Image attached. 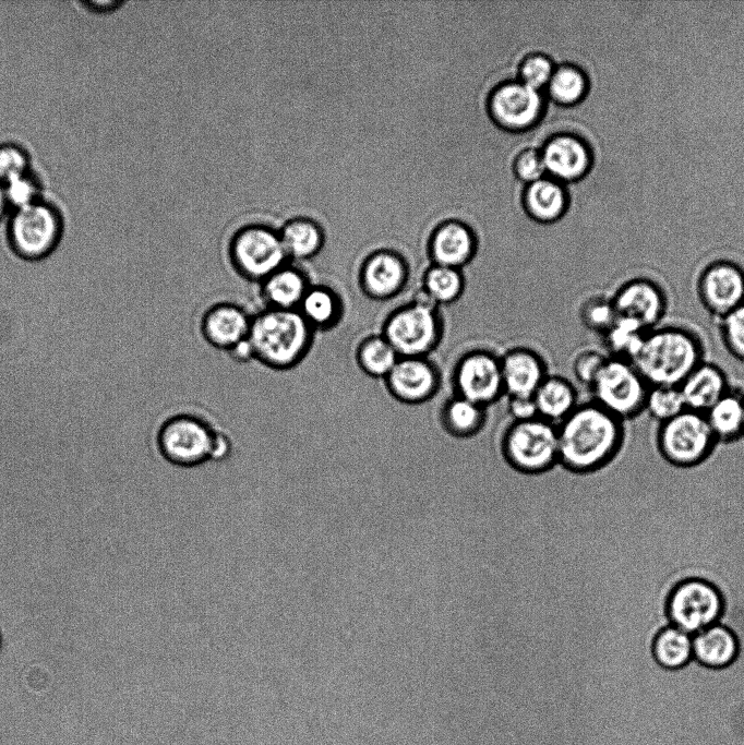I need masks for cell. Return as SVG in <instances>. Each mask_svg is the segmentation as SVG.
I'll return each instance as SVG.
<instances>
[{"instance_id": "obj_7", "label": "cell", "mask_w": 744, "mask_h": 745, "mask_svg": "<svg viewBox=\"0 0 744 745\" xmlns=\"http://www.w3.org/2000/svg\"><path fill=\"white\" fill-rule=\"evenodd\" d=\"M217 430L193 413H177L164 420L155 433L156 455L177 468H195L212 461Z\"/></svg>"}, {"instance_id": "obj_15", "label": "cell", "mask_w": 744, "mask_h": 745, "mask_svg": "<svg viewBox=\"0 0 744 745\" xmlns=\"http://www.w3.org/2000/svg\"><path fill=\"white\" fill-rule=\"evenodd\" d=\"M396 401L419 406L432 400L442 387V372L429 357H399L383 380Z\"/></svg>"}, {"instance_id": "obj_45", "label": "cell", "mask_w": 744, "mask_h": 745, "mask_svg": "<svg viewBox=\"0 0 744 745\" xmlns=\"http://www.w3.org/2000/svg\"><path fill=\"white\" fill-rule=\"evenodd\" d=\"M227 353L233 361L239 363H245L254 360V352L249 338L237 344L229 351H227Z\"/></svg>"}, {"instance_id": "obj_9", "label": "cell", "mask_w": 744, "mask_h": 745, "mask_svg": "<svg viewBox=\"0 0 744 745\" xmlns=\"http://www.w3.org/2000/svg\"><path fill=\"white\" fill-rule=\"evenodd\" d=\"M648 383L626 359L608 357L590 386L592 401L623 422L645 412Z\"/></svg>"}, {"instance_id": "obj_42", "label": "cell", "mask_w": 744, "mask_h": 745, "mask_svg": "<svg viewBox=\"0 0 744 745\" xmlns=\"http://www.w3.org/2000/svg\"><path fill=\"white\" fill-rule=\"evenodd\" d=\"M521 75L525 81L524 83L536 89L551 77V63L541 56L531 57L523 64Z\"/></svg>"}, {"instance_id": "obj_38", "label": "cell", "mask_w": 744, "mask_h": 745, "mask_svg": "<svg viewBox=\"0 0 744 745\" xmlns=\"http://www.w3.org/2000/svg\"><path fill=\"white\" fill-rule=\"evenodd\" d=\"M586 80L574 68H562L551 79V92L562 103H574L585 93Z\"/></svg>"}, {"instance_id": "obj_12", "label": "cell", "mask_w": 744, "mask_h": 745, "mask_svg": "<svg viewBox=\"0 0 744 745\" xmlns=\"http://www.w3.org/2000/svg\"><path fill=\"white\" fill-rule=\"evenodd\" d=\"M697 300L716 322L744 303V266L730 259H716L698 272Z\"/></svg>"}, {"instance_id": "obj_24", "label": "cell", "mask_w": 744, "mask_h": 745, "mask_svg": "<svg viewBox=\"0 0 744 745\" xmlns=\"http://www.w3.org/2000/svg\"><path fill=\"white\" fill-rule=\"evenodd\" d=\"M704 414L719 445H733L744 441L743 392L731 387Z\"/></svg>"}, {"instance_id": "obj_1", "label": "cell", "mask_w": 744, "mask_h": 745, "mask_svg": "<svg viewBox=\"0 0 744 745\" xmlns=\"http://www.w3.org/2000/svg\"><path fill=\"white\" fill-rule=\"evenodd\" d=\"M559 464L575 472L597 470L614 459L628 436L625 422L595 401L579 405L559 424Z\"/></svg>"}, {"instance_id": "obj_41", "label": "cell", "mask_w": 744, "mask_h": 745, "mask_svg": "<svg viewBox=\"0 0 744 745\" xmlns=\"http://www.w3.org/2000/svg\"><path fill=\"white\" fill-rule=\"evenodd\" d=\"M9 207L19 208L41 199L39 185L31 172L3 183Z\"/></svg>"}, {"instance_id": "obj_47", "label": "cell", "mask_w": 744, "mask_h": 745, "mask_svg": "<svg viewBox=\"0 0 744 745\" xmlns=\"http://www.w3.org/2000/svg\"><path fill=\"white\" fill-rule=\"evenodd\" d=\"M8 208L9 204L4 192V185L0 181V220L7 215Z\"/></svg>"}, {"instance_id": "obj_33", "label": "cell", "mask_w": 744, "mask_h": 745, "mask_svg": "<svg viewBox=\"0 0 744 745\" xmlns=\"http://www.w3.org/2000/svg\"><path fill=\"white\" fill-rule=\"evenodd\" d=\"M646 333L647 331L636 322L616 317L601 336L605 353L609 357L632 361L638 352Z\"/></svg>"}, {"instance_id": "obj_25", "label": "cell", "mask_w": 744, "mask_h": 745, "mask_svg": "<svg viewBox=\"0 0 744 745\" xmlns=\"http://www.w3.org/2000/svg\"><path fill=\"white\" fill-rule=\"evenodd\" d=\"M532 397L538 416L554 424L562 422L579 405L575 385L555 374H549Z\"/></svg>"}, {"instance_id": "obj_2", "label": "cell", "mask_w": 744, "mask_h": 745, "mask_svg": "<svg viewBox=\"0 0 744 745\" xmlns=\"http://www.w3.org/2000/svg\"><path fill=\"white\" fill-rule=\"evenodd\" d=\"M705 358V343L697 331L661 324L646 333L632 362L649 386H680Z\"/></svg>"}, {"instance_id": "obj_27", "label": "cell", "mask_w": 744, "mask_h": 745, "mask_svg": "<svg viewBox=\"0 0 744 745\" xmlns=\"http://www.w3.org/2000/svg\"><path fill=\"white\" fill-rule=\"evenodd\" d=\"M735 635L724 625L716 623L693 635V658L709 668H724L737 654Z\"/></svg>"}, {"instance_id": "obj_40", "label": "cell", "mask_w": 744, "mask_h": 745, "mask_svg": "<svg viewBox=\"0 0 744 745\" xmlns=\"http://www.w3.org/2000/svg\"><path fill=\"white\" fill-rule=\"evenodd\" d=\"M608 357L605 352L592 348L579 351L572 363L577 382L589 389Z\"/></svg>"}, {"instance_id": "obj_8", "label": "cell", "mask_w": 744, "mask_h": 745, "mask_svg": "<svg viewBox=\"0 0 744 745\" xmlns=\"http://www.w3.org/2000/svg\"><path fill=\"white\" fill-rule=\"evenodd\" d=\"M652 445L668 462L692 467L706 460L718 443L705 414L685 409L674 418L658 423Z\"/></svg>"}, {"instance_id": "obj_18", "label": "cell", "mask_w": 744, "mask_h": 745, "mask_svg": "<svg viewBox=\"0 0 744 745\" xmlns=\"http://www.w3.org/2000/svg\"><path fill=\"white\" fill-rule=\"evenodd\" d=\"M504 392L509 396H532L549 375L544 358L535 349L517 346L501 356Z\"/></svg>"}, {"instance_id": "obj_17", "label": "cell", "mask_w": 744, "mask_h": 745, "mask_svg": "<svg viewBox=\"0 0 744 745\" xmlns=\"http://www.w3.org/2000/svg\"><path fill=\"white\" fill-rule=\"evenodd\" d=\"M252 316L236 302L220 301L205 310L200 321V332L209 346L227 352L249 338Z\"/></svg>"}, {"instance_id": "obj_5", "label": "cell", "mask_w": 744, "mask_h": 745, "mask_svg": "<svg viewBox=\"0 0 744 745\" xmlns=\"http://www.w3.org/2000/svg\"><path fill=\"white\" fill-rule=\"evenodd\" d=\"M64 225L60 211L39 199L10 212L5 226L8 249L23 262L47 260L60 245Z\"/></svg>"}, {"instance_id": "obj_26", "label": "cell", "mask_w": 744, "mask_h": 745, "mask_svg": "<svg viewBox=\"0 0 744 745\" xmlns=\"http://www.w3.org/2000/svg\"><path fill=\"white\" fill-rule=\"evenodd\" d=\"M298 311L314 332H323L334 328L340 322L345 307L341 297L333 288L311 285Z\"/></svg>"}, {"instance_id": "obj_44", "label": "cell", "mask_w": 744, "mask_h": 745, "mask_svg": "<svg viewBox=\"0 0 744 745\" xmlns=\"http://www.w3.org/2000/svg\"><path fill=\"white\" fill-rule=\"evenodd\" d=\"M507 411L513 421H525L539 417L532 396H509Z\"/></svg>"}, {"instance_id": "obj_21", "label": "cell", "mask_w": 744, "mask_h": 745, "mask_svg": "<svg viewBox=\"0 0 744 745\" xmlns=\"http://www.w3.org/2000/svg\"><path fill=\"white\" fill-rule=\"evenodd\" d=\"M259 285L264 308L298 310L312 284L304 269L288 262Z\"/></svg>"}, {"instance_id": "obj_19", "label": "cell", "mask_w": 744, "mask_h": 745, "mask_svg": "<svg viewBox=\"0 0 744 745\" xmlns=\"http://www.w3.org/2000/svg\"><path fill=\"white\" fill-rule=\"evenodd\" d=\"M478 242L472 231L460 223L437 227L428 244L431 264L463 269L475 259Z\"/></svg>"}, {"instance_id": "obj_10", "label": "cell", "mask_w": 744, "mask_h": 745, "mask_svg": "<svg viewBox=\"0 0 744 745\" xmlns=\"http://www.w3.org/2000/svg\"><path fill=\"white\" fill-rule=\"evenodd\" d=\"M228 256L235 273L257 284L290 262L279 232L261 225L238 230L230 240Z\"/></svg>"}, {"instance_id": "obj_31", "label": "cell", "mask_w": 744, "mask_h": 745, "mask_svg": "<svg viewBox=\"0 0 744 745\" xmlns=\"http://www.w3.org/2000/svg\"><path fill=\"white\" fill-rule=\"evenodd\" d=\"M358 368L372 378L384 380L399 359L392 345L380 334L362 338L355 351Z\"/></svg>"}, {"instance_id": "obj_13", "label": "cell", "mask_w": 744, "mask_h": 745, "mask_svg": "<svg viewBox=\"0 0 744 745\" xmlns=\"http://www.w3.org/2000/svg\"><path fill=\"white\" fill-rule=\"evenodd\" d=\"M723 602L720 592L701 579H687L671 592L667 611L671 625L691 634L719 622Z\"/></svg>"}, {"instance_id": "obj_43", "label": "cell", "mask_w": 744, "mask_h": 745, "mask_svg": "<svg viewBox=\"0 0 744 745\" xmlns=\"http://www.w3.org/2000/svg\"><path fill=\"white\" fill-rule=\"evenodd\" d=\"M543 169L542 157L535 151L524 152L516 160L517 175L527 181H537Z\"/></svg>"}, {"instance_id": "obj_16", "label": "cell", "mask_w": 744, "mask_h": 745, "mask_svg": "<svg viewBox=\"0 0 744 745\" xmlns=\"http://www.w3.org/2000/svg\"><path fill=\"white\" fill-rule=\"evenodd\" d=\"M411 269L407 259L397 251L380 249L362 261L358 271V285L364 297L373 301H388L408 286Z\"/></svg>"}, {"instance_id": "obj_14", "label": "cell", "mask_w": 744, "mask_h": 745, "mask_svg": "<svg viewBox=\"0 0 744 745\" xmlns=\"http://www.w3.org/2000/svg\"><path fill=\"white\" fill-rule=\"evenodd\" d=\"M610 298L617 317L632 320L647 332L663 324L669 309L665 289L647 276L624 280Z\"/></svg>"}, {"instance_id": "obj_34", "label": "cell", "mask_w": 744, "mask_h": 745, "mask_svg": "<svg viewBox=\"0 0 744 745\" xmlns=\"http://www.w3.org/2000/svg\"><path fill=\"white\" fill-rule=\"evenodd\" d=\"M527 203L535 217L542 220H552L562 213L564 194L554 182L537 180L527 191Z\"/></svg>"}, {"instance_id": "obj_32", "label": "cell", "mask_w": 744, "mask_h": 745, "mask_svg": "<svg viewBox=\"0 0 744 745\" xmlns=\"http://www.w3.org/2000/svg\"><path fill=\"white\" fill-rule=\"evenodd\" d=\"M652 652L661 666L682 668L693 658V635L669 625L656 636Z\"/></svg>"}, {"instance_id": "obj_20", "label": "cell", "mask_w": 744, "mask_h": 745, "mask_svg": "<svg viewBox=\"0 0 744 745\" xmlns=\"http://www.w3.org/2000/svg\"><path fill=\"white\" fill-rule=\"evenodd\" d=\"M686 409L705 413L730 388L725 371L717 363L703 361L679 386Z\"/></svg>"}, {"instance_id": "obj_22", "label": "cell", "mask_w": 744, "mask_h": 745, "mask_svg": "<svg viewBox=\"0 0 744 745\" xmlns=\"http://www.w3.org/2000/svg\"><path fill=\"white\" fill-rule=\"evenodd\" d=\"M488 420V408L464 397L452 395L441 406L439 421L452 438L466 441L478 436Z\"/></svg>"}, {"instance_id": "obj_46", "label": "cell", "mask_w": 744, "mask_h": 745, "mask_svg": "<svg viewBox=\"0 0 744 745\" xmlns=\"http://www.w3.org/2000/svg\"><path fill=\"white\" fill-rule=\"evenodd\" d=\"M82 4H84L88 10H92L94 12L105 13L107 11H112L113 9L120 7L122 4V1H87L82 2Z\"/></svg>"}, {"instance_id": "obj_4", "label": "cell", "mask_w": 744, "mask_h": 745, "mask_svg": "<svg viewBox=\"0 0 744 745\" xmlns=\"http://www.w3.org/2000/svg\"><path fill=\"white\" fill-rule=\"evenodd\" d=\"M445 321L441 308L420 290L385 317L381 334L399 357H429L442 343Z\"/></svg>"}, {"instance_id": "obj_37", "label": "cell", "mask_w": 744, "mask_h": 745, "mask_svg": "<svg viewBox=\"0 0 744 745\" xmlns=\"http://www.w3.org/2000/svg\"><path fill=\"white\" fill-rule=\"evenodd\" d=\"M717 325L724 350L744 363V303L717 321Z\"/></svg>"}, {"instance_id": "obj_3", "label": "cell", "mask_w": 744, "mask_h": 745, "mask_svg": "<svg viewBox=\"0 0 744 745\" xmlns=\"http://www.w3.org/2000/svg\"><path fill=\"white\" fill-rule=\"evenodd\" d=\"M314 335L298 310L264 308L252 316L249 340L254 360L275 371H288L307 357Z\"/></svg>"}, {"instance_id": "obj_30", "label": "cell", "mask_w": 744, "mask_h": 745, "mask_svg": "<svg viewBox=\"0 0 744 745\" xmlns=\"http://www.w3.org/2000/svg\"><path fill=\"white\" fill-rule=\"evenodd\" d=\"M288 260L304 261L315 256L324 244L320 225L309 218L288 221L279 231Z\"/></svg>"}, {"instance_id": "obj_35", "label": "cell", "mask_w": 744, "mask_h": 745, "mask_svg": "<svg viewBox=\"0 0 744 745\" xmlns=\"http://www.w3.org/2000/svg\"><path fill=\"white\" fill-rule=\"evenodd\" d=\"M685 409L686 406L679 386H649L645 412L657 423L668 421Z\"/></svg>"}, {"instance_id": "obj_36", "label": "cell", "mask_w": 744, "mask_h": 745, "mask_svg": "<svg viewBox=\"0 0 744 745\" xmlns=\"http://www.w3.org/2000/svg\"><path fill=\"white\" fill-rule=\"evenodd\" d=\"M611 298L593 295L584 300L579 308V320L589 331L602 336L616 320Z\"/></svg>"}, {"instance_id": "obj_11", "label": "cell", "mask_w": 744, "mask_h": 745, "mask_svg": "<svg viewBox=\"0 0 744 745\" xmlns=\"http://www.w3.org/2000/svg\"><path fill=\"white\" fill-rule=\"evenodd\" d=\"M454 395L489 408L504 395L501 356L485 348L463 352L452 369Z\"/></svg>"}, {"instance_id": "obj_29", "label": "cell", "mask_w": 744, "mask_h": 745, "mask_svg": "<svg viewBox=\"0 0 744 745\" xmlns=\"http://www.w3.org/2000/svg\"><path fill=\"white\" fill-rule=\"evenodd\" d=\"M466 289L463 269L430 264L421 278L420 291L439 308L456 303Z\"/></svg>"}, {"instance_id": "obj_28", "label": "cell", "mask_w": 744, "mask_h": 745, "mask_svg": "<svg viewBox=\"0 0 744 745\" xmlns=\"http://www.w3.org/2000/svg\"><path fill=\"white\" fill-rule=\"evenodd\" d=\"M542 160L544 168L564 179L581 176L589 165L586 146L571 136L552 140L544 148Z\"/></svg>"}, {"instance_id": "obj_6", "label": "cell", "mask_w": 744, "mask_h": 745, "mask_svg": "<svg viewBox=\"0 0 744 745\" xmlns=\"http://www.w3.org/2000/svg\"><path fill=\"white\" fill-rule=\"evenodd\" d=\"M497 447L504 461L521 473H543L559 464L556 424L540 417L512 421Z\"/></svg>"}, {"instance_id": "obj_39", "label": "cell", "mask_w": 744, "mask_h": 745, "mask_svg": "<svg viewBox=\"0 0 744 745\" xmlns=\"http://www.w3.org/2000/svg\"><path fill=\"white\" fill-rule=\"evenodd\" d=\"M29 155L16 143L0 144V181L7 183L29 172Z\"/></svg>"}, {"instance_id": "obj_23", "label": "cell", "mask_w": 744, "mask_h": 745, "mask_svg": "<svg viewBox=\"0 0 744 745\" xmlns=\"http://www.w3.org/2000/svg\"><path fill=\"white\" fill-rule=\"evenodd\" d=\"M541 99L537 91L525 83L507 84L492 97V110L497 119L511 127H524L538 115Z\"/></svg>"}]
</instances>
